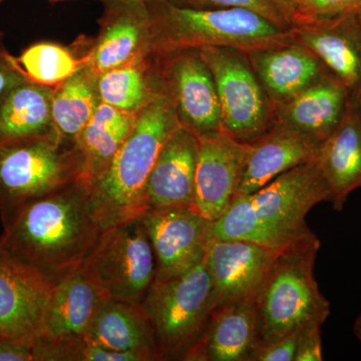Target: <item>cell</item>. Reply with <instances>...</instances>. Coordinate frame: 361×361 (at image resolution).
Instances as JSON below:
<instances>
[{
	"label": "cell",
	"mask_w": 361,
	"mask_h": 361,
	"mask_svg": "<svg viewBox=\"0 0 361 361\" xmlns=\"http://www.w3.org/2000/svg\"><path fill=\"white\" fill-rule=\"evenodd\" d=\"M54 285L0 240V337L32 348L42 336Z\"/></svg>",
	"instance_id": "8fae6325"
},
{
	"label": "cell",
	"mask_w": 361,
	"mask_h": 361,
	"mask_svg": "<svg viewBox=\"0 0 361 361\" xmlns=\"http://www.w3.org/2000/svg\"><path fill=\"white\" fill-rule=\"evenodd\" d=\"M147 4L152 54L157 56L206 47H228L248 54L294 42L289 28L243 7L194 9L168 0H147Z\"/></svg>",
	"instance_id": "3957f363"
},
{
	"label": "cell",
	"mask_w": 361,
	"mask_h": 361,
	"mask_svg": "<svg viewBox=\"0 0 361 361\" xmlns=\"http://www.w3.org/2000/svg\"><path fill=\"white\" fill-rule=\"evenodd\" d=\"M247 56L273 109L331 73L310 49L296 42L248 52Z\"/></svg>",
	"instance_id": "d6986e66"
},
{
	"label": "cell",
	"mask_w": 361,
	"mask_h": 361,
	"mask_svg": "<svg viewBox=\"0 0 361 361\" xmlns=\"http://www.w3.org/2000/svg\"><path fill=\"white\" fill-rule=\"evenodd\" d=\"M300 329L301 327L268 345L256 349L250 361H294Z\"/></svg>",
	"instance_id": "836d02e7"
},
{
	"label": "cell",
	"mask_w": 361,
	"mask_h": 361,
	"mask_svg": "<svg viewBox=\"0 0 361 361\" xmlns=\"http://www.w3.org/2000/svg\"><path fill=\"white\" fill-rule=\"evenodd\" d=\"M104 7L97 37L90 40L87 66L99 77L152 54L147 0H110Z\"/></svg>",
	"instance_id": "7c38bea8"
},
{
	"label": "cell",
	"mask_w": 361,
	"mask_h": 361,
	"mask_svg": "<svg viewBox=\"0 0 361 361\" xmlns=\"http://www.w3.org/2000/svg\"><path fill=\"white\" fill-rule=\"evenodd\" d=\"M353 331L358 341L361 342V315L356 318L355 325H353Z\"/></svg>",
	"instance_id": "8d00e7d4"
},
{
	"label": "cell",
	"mask_w": 361,
	"mask_h": 361,
	"mask_svg": "<svg viewBox=\"0 0 361 361\" xmlns=\"http://www.w3.org/2000/svg\"><path fill=\"white\" fill-rule=\"evenodd\" d=\"M0 361H35L32 348L0 337Z\"/></svg>",
	"instance_id": "e575fe53"
},
{
	"label": "cell",
	"mask_w": 361,
	"mask_h": 361,
	"mask_svg": "<svg viewBox=\"0 0 361 361\" xmlns=\"http://www.w3.org/2000/svg\"><path fill=\"white\" fill-rule=\"evenodd\" d=\"M199 147V137L180 126L169 137L147 182L149 209H195Z\"/></svg>",
	"instance_id": "ac0fdd59"
},
{
	"label": "cell",
	"mask_w": 361,
	"mask_h": 361,
	"mask_svg": "<svg viewBox=\"0 0 361 361\" xmlns=\"http://www.w3.org/2000/svg\"><path fill=\"white\" fill-rule=\"evenodd\" d=\"M90 40L80 37L71 45L37 42L16 59L30 82L56 89L89 66Z\"/></svg>",
	"instance_id": "83f0119b"
},
{
	"label": "cell",
	"mask_w": 361,
	"mask_h": 361,
	"mask_svg": "<svg viewBox=\"0 0 361 361\" xmlns=\"http://www.w3.org/2000/svg\"><path fill=\"white\" fill-rule=\"evenodd\" d=\"M322 202H330V190L315 157L257 191L235 197L211 222L209 239L244 240L280 250L312 234L306 216Z\"/></svg>",
	"instance_id": "7a4b0ae2"
},
{
	"label": "cell",
	"mask_w": 361,
	"mask_h": 361,
	"mask_svg": "<svg viewBox=\"0 0 361 361\" xmlns=\"http://www.w3.org/2000/svg\"><path fill=\"white\" fill-rule=\"evenodd\" d=\"M304 45L344 85L349 101H361V27L357 16H338L289 26Z\"/></svg>",
	"instance_id": "2e32d148"
},
{
	"label": "cell",
	"mask_w": 361,
	"mask_h": 361,
	"mask_svg": "<svg viewBox=\"0 0 361 361\" xmlns=\"http://www.w3.org/2000/svg\"><path fill=\"white\" fill-rule=\"evenodd\" d=\"M85 174L77 141L59 133L0 144V217L6 224L23 207Z\"/></svg>",
	"instance_id": "8992f818"
},
{
	"label": "cell",
	"mask_w": 361,
	"mask_h": 361,
	"mask_svg": "<svg viewBox=\"0 0 361 361\" xmlns=\"http://www.w3.org/2000/svg\"><path fill=\"white\" fill-rule=\"evenodd\" d=\"M211 287L205 257L182 274L156 278L142 304L153 327L159 360L187 361L198 345L212 313Z\"/></svg>",
	"instance_id": "52a82bcc"
},
{
	"label": "cell",
	"mask_w": 361,
	"mask_h": 361,
	"mask_svg": "<svg viewBox=\"0 0 361 361\" xmlns=\"http://www.w3.org/2000/svg\"><path fill=\"white\" fill-rule=\"evenodd\" d=\"M108 298L87 266L71 273L54 285L37 343L84 341Z\"/></svg>",
	"instance_id": "e0dca14e"
},
{
	"label": "cell",
	"mask_w": 361,
	"mask_h": 361,
	"mask_svg": "<svg viewBox=\"0 0 361 361\" xmlns=\"http://www.w3.org/2000/svg\"><path fill=\"white\" fill-rule=\"evenodd\" d=\"M142 220L155 253L156 278L182 274L205 257L211 222L195 209H149Z\"/></svg>",
	"instance_id": "4fadbf2b"
},
{
	"label": "cell",
	"mask_w": 361,
	"mask_h": 361,
	"mask_svg": "<svg viewBox=\"0 0 361 361\" xmlns=\"http://www.w3.org/2000/svg\"><path fill=\"white\" fill-rule=\"evenodd\" d=\"M103 228L85 175L35 199L4 225L0 236L14 256L56 284L82 267Z\"/></svg>",
	"instance_id": "6da1fadb"
},
{
	"label": "cell",
	"mask_w": 361,
	"mask_h": 361,
	"mask_svg": "<svg viewBox=\"0 0 361 361\" xmlns=\"http://www.w3.org/2000/svg\"><path fill=\"white\" fill-rule=\"evenodd\" d=\"M85 265L109 298L142 303L155 281L157 262L142 218L104 229Z\"/></svg>",
	"instance_id": "ba28073f"
},
{
	"label": "cell",
	"mask_w": 361,
	"mask_h": 361,
	"mask_svg": "<svg viewBox=\"0 0 361 361\" xmlns=\"http://www.w3.org/2000/svg\"><path fill=\"white\" fill-rule=\"evenodd\" d=\"M322 325V323L312 322L301 327L294 361L323 360Z\"/></svg>",
	"instance_id": "d6a6232c"
},
{
	"label": "cell",
	"mask_w": 361,
	"mask_h": 361,
	"mask_svg": "<svg viewBox=\"0 0 361 361\" xmlns=\"http://www.w3.org/2000/svg\"><path fill=\"white\" fill-rule=\"evenodd\" d=\"M357 20H358V23H360V27H361V13L357 14Z\"/></svg>",
	"instance_id": "f35d334b"
},
{
	"label": "cell",
	"mask_w": 361,
	"mask_h": 361,
	"mask_svg": "<svg viewBox=\"0 0 361 361\" xmlns=\"http://www.w3.org/2000/svg\"><path fill=\"white\" fill-rule=\"evenodd\" d=\"M273 1H274L275 6H276L277 8L279 9L280 13L282 14L285 21H286L287 25L289 26V11H290L293 0H273Z\"/></svg>",
	"instance_id": "d590c367"
},
{
	"label": "cell",
	"mask_w": 361,
	"mask_h": 361,
	"mask_svg": "<svg viewBox=\"0 0 361 361\" xmlns=\"http://www.w3.org/2000/svg\"><path fill=\"white\" fill-rule=\"evenodd\" d=\"M137 115L126 113L102 102L77 139L85 160V174L94 185L129 137Z\"/></svg>",
	"instance_id": "484cf974"
},
{
	"label": "cell",
	"mask_w": 361,
	"mask_h": 361,
	"mask_svg": "<svg viewBox=\"0 0 361 361\" xmlns=\"http://www.w3.org/2000/svg\"><path fill=\"white\" fill-rule=\"evenodd\" d=\"M180 127L165 94L137 114L132 133L110 167L92 185V207L102 228L137 218L149 210V176L169 137Z\"/></svg>",
	"instance_id": "277c9868"
},
{
	"label": "cell",
	"mask_w": 361,
	"mask_h": 361,
	"mask_svg": "<svg viewBox=\"0 0 361 361\" xmlns=\"http://www.w3.org/2000/svg\"><path fill=\"white\" fill-rule=\"evenodd\" d=\"M27 80L18 59L7 49L4 33L0 32V103L9 90Z\"/></svg>",
	"instance_id": "1f68e13d"
},
{
	"label": "cell",
	"mask_w": 361,
	"mask_h": 361,
	"mask_svg": "<svg viewBox=\"0 0 361 361\" xmlns=\"http://www.w3.org/2000/svg\"><path fill=\"white\" fill-rule=\"evenodd\" d=\"M361 13V0H293L289 26Z\"/></svg>",
	"instance_id": "f546056e"
},
{
	"label": "cell",
	"mask_w": 361,
	"mask_h": 361,
	"mask_svg": "<svg viewBox=\"0 0 361 361\" xmlns=\"http://www.w3.org/2000/svg\"><path fill=\"white\" fill-rule=\"evenodd\" d=\"M180 7L194 9L231 8L243 7L262 14L281 27L289 28L273 0H168Z\"/></svg>",
	"instance_id": "4dcf8cb0"
},
{
	"label": "cell",
	"mask_w": 361,
	"mask_h": 361,
	"mask_svg": "<svg viewBox=\"0 0 361 361\" xmlns=\"http://www.w3.org/2000/svg\"><path fill=\"white\" fill-rule=\"evenodd\" d=\"M157 59L164 94L180 127L198 137L224 132L217 87L201 51L185 49Z\"/></svg>",
	"instance_id": "30bf717a"
},
{
	"label": "cell",
	"mask_w": 361,
	"mask_h": 361,
	"mask_svg": "<svg viewBox=\"0 0 361 361\" xmlns=\"http://www.w3.org/2000/svg\"><path fill=\"white\" fill-rule=\"evenodd\" d=\"M316 161L330 190L334 210L361 188V101H349L341 123L320 145Z\"/></svg>",
	"instance_id": "7402d4cb"
},
{
	"label": "cell",
	"mask_w": 361,
	"mask_h": 361,
	"mask_svg": "<svg viewBox=\"0 0 361 361\" xmlns=\"http://www.w3.org/2000/svg\"><path fill=\"white\" fill-rule=\"evenodd\" d=\"M199 144L194 208L214 222L229 209L236 197L247 144L225 132L199 137Z\"/></svg>",
	"instance_id": "9a60e30c"
},
{
	"label": "cell",
	"mask_w": 361,
	"mask_h": 361,
	"mask_svg": "<svg viewBox=\"0 0 361 361\" xmlns=\"http://www.w3.org/2000/svg\"><path fill=\"white\" fill-rule=\"evenodd\" d=\"M320 144L279 125H273L257 140L247 144L243 172L236 196L264 187L278 176L307 163Z\"/></svg>",
	"instance_id": "44dd1931"
},
{
	"label": "cell",
	"mask_w": 361,
	"mask_h": 361,
	"mask_svg": "<svg viewBox=\"0 0 361 361\" xmlns=\"http://www.w3.org/2000/svg\"><path fill=\"white\" fill-rule=\"evenodd\" d=\"M278 252L244 240L209 239L205 261L212 285V311L255 295Z\"/></svg>",
	"instance_id": "5bb4252c"
},
{
	"label": "cell",
	"mask_w": 361,
	"mask_h": 361,
	"mask_svg": "<svg viewBox=\"0 0 361 361\" xmlns=\"http://www.w3.org/2000/svg\"><path fill=\"white\" fill-rule=\"evenodd\" d=\"M99 75L85 66L54 89L51 111L54 126L66 139L77 141L102 104Z\"/></svg>",
	"instance_id": "f1b7e54d"
},
{
	"label": "cell",
	"mask_w": 361,
	"mask_h": 361,
	"mask_svg": "<svg viewBox=\"0 0 361 361\" xmlns=\"http://www.w3.org/2000/svg\"><path fill=\"white\" fill-rule=\"evenodd\" d=\"M85 341L139 361H159L155 334L142 303L108 298L97 311Z\"/></svg>",
	"instance_id": "603a6c76"
},
{
	"label": "cell",
	"mask_w": 361,
	"mask_h": 361,
	"mask_svg": "<svg viewBox=\"0 0 361 361\" xmlns=\"http://www.w3.org/2000/svg\"><path fill=\"white\" fill-rule=\"evenodd\" d=\"M349 102L346 87L334 75H325L274 108V123L322 145L336 129Z\"/></svg>",
	"instance_id": "ffe728a7"
},
{
	"label": "cell",
	"mask_w": 361,
	"mask_h": 361,
	"mask_svg": "<svg viewBox=\"0 0 361 361\" xmlns=\"http://www.w3.org/2000/svg\"><path fill=\"white\" fill-rule=\"evenodd\" d=\"M319 249V239L312 233L278 252L254 298L256 349L306 323L323 324L329 318L330 303L320 291L314 275Z\"/></svg>",
	"instance_id": "5b68a950"
},
{
	"label": "cell",
	"mask_w": 361,
	"mask_h": 361,
	"mask_svg": "<svg viewBox=\"0 0 361 361\" xmlns=\"http://www.w3.org/2000/svg\"><path fill=\"white\" fill-rule=\"evenodd\" d=\"M200 51L217 87L223 130L240 142L255 141L274 123V109L246 52L228 47Z\"/></svg>",
	"instance_id": "9c48e42d"
},
{
	"label": "cell",
	"mask_w": 361,
	"mask_h": 361,
	"mask_svg": "<svg viewBox=\"0 0 361 361\" xmlns=\"http://www.w3.org/2000/svg\"><path fill=\"white\" fill-rule=\"evenodd\" d=\"M97 84L103 103L134 115L164 92L158 59L153 54L106 71L99 75Z\"/></svg>",
	"instance_id": "4316f807"
},
{
	"label": "cell",
	"mask_w": 361,
	"mask_h": 361,
	"mask_svg": "<svg viewBox=\"0 0 361 361\" xmlns=\"http://www.w3.org/2000/svg\"><path fill=\"white\" fill-rule=\"evenodd\" d=\"M54 89L20 82L0 103V144H11L56 134L52 118Z\"/></svg>",
	"instance_id": "d4e9b609"
},
{
	"label": "cell",
	"mask_w": 361,
	"mask_h": 361,
	"mask_svg": "<svg viewBox=\"0 0 361 361\" xmlns=\"http://www.w3.org/2000/svg\"><path fill=\"white\" fill-rule=\"evenodd\" d=\"M6 0H0V4L6 2ZM51 2H61V1H73V0H49ZM96 1L102 2V4H106V2L110 1V0H96Z\"/></svg>",
	"instance_id": "74e56055"
},
{
	"label": "cell",
	"mask_w": 361,
	"mask_h": 361,
	"mask_svg": "<svg viewBox=\"0 0 361 361\" xmlns=\"http://www.w3.org/2000/svg\"><path fill=\"white\" fill-rule=\"evenodd\" d=\"M255 295L215 308L187 361H250L256 349Z\"/></svg>",
	"instance_id": "cb8c5ba5"
}]
</instances>
